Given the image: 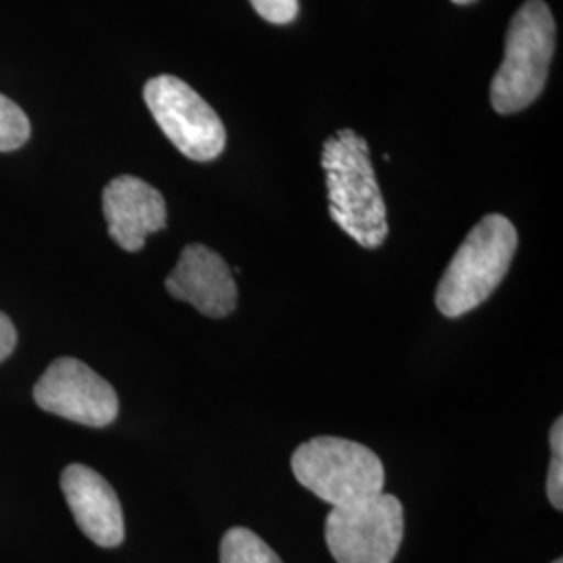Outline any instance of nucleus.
Masks as SVG:
<instances>
[{
  "mask_svg": "<svg viewBox=\"0 0 563 563\" xmlns=\"http://www.w3.org/2000/svg\"><path fill=\"white\" fill-rule=\"evenodd\" d=\"M322 167L330 218L363 249H378L388 236V213L367 141L349 128L334 132L323 142Z\"/></svg>",
  "mask_w": 563,
  "mask_h": 563,
  "instance_id": "obj_1",
  "label": "nucleus"
},
{
  "mask_svg": "<svg viewBox=\"0 0 563 563\" xmlns=\"http://www.w3.org/2000/svg\"><path fill=\"white\" fill-rule=\"evenodd\" d=\"M516 251V225L499 213L484 216L470 230L439 282L434 299L444 318H462L481 307L505 280Z\"/></svg>",
  "mask_w": 563,
  "mask_h": 563,
  "instance_id": "obj_2",
  "label": "nucleus"
},
{
  "mask_svg": "<svg viewBox=\"0 0 563 563\" xmlns=\"http://www.w3.org/2000/svg\"><path fill=\"white\" fill-rule=\"evenodd\" d=\"M555 55V20L543 0L518 9L505 36V57L490 84L493 109L511 115L539 99Z\"/></svg>",
  "mask_w": 563,
  "mask_h": 563,
  "instance_id": "obj_3",
  "label": "nucleus"
},
{
  "mask_svg": "<svg viewBox=\"0 0 563 563\" xmlns=\"http://www.w3.org/2000/svg\"><path fill=\"white\" fill-rule=\"evenodd\" d=\"M292 474L301 486L332 507L357 504L384 493V465L365 444L316 437L292 453Z\"/></svg>",
  "mask_w": 563,
  "mask_h": 563,
  "instance_id": "obj_4",
  "label": "nucleus"
},
{
  "mask_svg": "<svg viewBox=\"0 0 563 563\" xmlns=\"http://www.w3.org/2000/svg\"><path fill=\"white\" fill-rule=\"evenodd\" d=\"M323 532L336 563H393L405 534L401 501L380 493L357 504L332 507Z\"/></svg>",
  "mask_w": 563,
  "mask_h": 563,
  "instance_id": "obj_5",
  "label": "nucleus"
},
{
  "mask_svg": "<svg viewBox=\"0 0 563 563\" xmlns=\"http://www.w3.org/2000/svg\"><path fill=\"white\" fill-rule=\"evenodd\" d=\"M144 102L163 134L192 162H213L225 148V128L213 107L176 76H157L144 86Z\"/></svg>",
  "mask_w": 563,
  "mask_h": 563,
  "instance_id": "obj_6",
  "label": "nucleus"
},
{
  "mask_svg": "<svg viewBox=\"0 0 563 563\" xmlns=\"http://www.w3.org/2000/svg\"><path fill=\"white\" fill-rule=\"evenodd\" d=\"M38 407L69 422L102 428L115 422L120 399L111 384L74 357L51 363L34 386Z\"/></svg>",
  "mask_w": 563,
  "mask_h": 563,
  "instance_id": "obj_7",
  "label": "nucleus"
},
{
  "mask_svg": "<svg viewBox=\"0 0 563 563\" xmlns=\"http://www.w3.org/2000/svg\"><path fill=\"white\" fill-rule=\"evenodd\" d=\"M167 292L207 318H228L239 305V286L222 255L205 244H188L165 280Z\"/></svg>",
  "mask_w": 563,
  "mask_h": 563,
  "instance_id": "obj_8",
  "label": "nucleus"
},
{
  "mask_svg": "<svg viewBox=\"0 0 563 563\" xmlns=\"http://www.w3.org/2000/svg\"><path fill=\"white\" fill-rule=\"evenodd\" d=\"M102 213L109 236L128 253H139L151 234L167 225L162 192L136 176H120L104 186Z\"/></svg>",
  "mask_w": 563,
  "mask_h": 563,
  "instance_id": "obj_9",
  "label": "nucleus"
},
{
  "mask_svg": "<svg viewBox=\"0 0 563 563\" xmlns=\"http://www.w3.org/2000/svg\"><path fill=\"white\" fill-rule=\"evenodd\" d=\"M60 490L81 532L99 547H120L125 539L123 509L113 486L88 465L74 463L60 474Z\"/></svg>",
  "mask_w": 563,
  "mask_h": 563,
  "instance_id": "obj_10",
  "label": "nucleus"
},
{
  "mask_svg": "<svg viewBox=\"0 0 563 563\" xmlns=\"http://www.w3.org/2000/svg\"><path fill=\"white\" fill-rule=\"evenodd\" d=\"M220 563H284L278 553L249 528H230L220 544Z\"/></svg>",
  "mask_w": 563,
  "mask_h": 563,
  "instance_id": "obj_11",
  "label": "nucleus"
},
{
  "mask_svg": "<svg viewBox=\"0 0 563 563\" xmlns=\"http://www.w3.org/2000/svg\"><path fill=\"white\" fill-rule=\"evenodd\" d=\"M32 125L20 104L0 95V153L18 151L30 141Z\"/></svg>",
  "mask_w": 563,
  "mask_h": 563,
  "instance_id": "obj_12",
  "label": "nucleus"
},
{
  "mask_svg": "<svg viewBox=\"0 0 563 563\" xmlns=\"http://www.w3.org/2000/svg\"><path fill=\"white\" fill-rule=\"evenodd\" d=\"M551 463L547 474V497L558 511L563 509V420L558 418L551 426Z\"/></svg>",
  "mask_w": 563,
  "mask_h": 563,
  "instance_id": "obj_13",
  "label": "nucleus"
},
{
  "mask_svg": "<svg viewBox=\"0 0 563 563\" xmlns=\"http://www.w3.org/2000/svg\"><path fill=\"white\" fill-rule=\"evenodd\" d=\"M251 4L263 20L276 25L290 23L299 15V0H251Z\"/></svg>",
  "mask_w": 563,
  "mask_h": 563,
  "instance_id": "obj_14",
  "label": "nucleus"
},
{
  "mask_svg": "<svg viewBox=\"0 0 563 563\" xmlns=\"http://www.w3.org/2000/svg\"><path fill=\"white\" fill-rule=\"evenodd\" d=\"M18 344V330L13 322L0 311V363L4 362Z\"/></svg>",
  "mask_w": 563,
  "mask_h": 563,
  "instance_id": "obj_15",
  "label": "nucleus"
},
{
  "mask_svg": "<svg viewBox=\"0 0 563 563\" xmlns=\"http://www.w3.org/2000/svg\"><path fill=\"white\" fill-rule=\"evenodd\" d=\"M451 2H455V4H472V2H476V0H451Z\"/></svg>",
  "mask_w": 563,
  "mask_h": 563,
  "instance_id": "obj_16",
  "label": "nucleus"
},
{
  "mask_svg": "<svg viewBox=\"0 0 563 563\" xmlns=\"http://www.w3.org/2000/svg\"><path fill=\"white\" fill-rule=\"evenodd\" d=\"M553 563H563L562 560H555Z\"/></svg>",
  "mask_w": 563,
  "mask_h": 563,
  "instance_id": "obj_17",
  "label": "nucleus"
}]
</instances>
